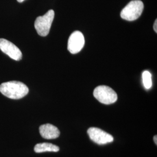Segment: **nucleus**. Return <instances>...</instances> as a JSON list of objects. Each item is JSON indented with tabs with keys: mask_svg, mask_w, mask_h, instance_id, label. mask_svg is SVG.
<instances>
[{
	"mask_svg": "<svg viewBox=\"0 0 157 157\" xmlns=\"http://www.w3.org/2000/svg\"><path fill=\"white\" fill-rule=\"evenodd\" d=\"M0 92L9 98L18 100L28 94L29 89L26 84L21 82L10 81L0 85Z\"/></svg>",
	"mask_w": 157,
	"mask_h": 157,
	"instance_id": "f257e3e1",
	"label": "nucleus"
},
{
	"mask_svg": "<svg viewBox=\"0 0 157 157\" xmlns=\"http://www.w3.org/2000/svg\"><path fill=\"white\" fill-rule=\"evenodd\" d=\"M144 4L140 0H133L129 2L121 12V17L126 21H133L140 17Z\"/></svg>",
	"mask_w": 157,
	"mask_h": 157,
	"instance_id": "f03ea898",
	"label": "nucleus"
},
{
	"mask_svg": "<svg viewBox=\"0 0 157 157\" xmlns=\"http://www.w3.org/2000/svg\"><path fill=\"white\" fill-rule=\"evenodd\" d=\"M54 15V11L51 10L43 16H40L36 18L34 22V28L39 35L45 37L48 34Z\"/></svg>",
	"mask_w": 157,
	"mask_h": 157,
	"instance_id": "7ed1b4c3",
	"label": "nucleus"
},
{
	"mask_svg": "<svg viewBox=\"0 0 157 157\" xmlns=\"http://www.w3.org/2000/svg\"><path fill=\"white\" fill-rule=\"evenodd\" d=\"M93 95L102 104L109 105L115 102L118 99L116 92L107 86H99L95 88Z\"/></svg>",
	"mask_w": 157,
	"mask_h": 157,
	"instance_id": "20e7f679",
	"label": "nucleus"
},
{
	"mask_svg": "<svg viewBox=\"0 0 157 157\" xmlns=\"http://www.w3.org/2000/svg\"><path fill=\"white\" fill-rule=\"evenodd\" d=\"M87 134L91 140L100 145L106 144L113 141L112 135L97 128H90L87 130Z\"/></svg>",
	"mask_w": 157,
	"mask_h": 157,
	"instance_id": "39448f33",
	"label": "nucleus"
},
{
	"mask_svg": "<svg viewBox=\"0 0 157 157\" xmlns=\"http://www.w3.org/2000/svg\"><path fill=\"white\" fill-rule=\"evenodd\" d=\"M85 43L84 36L79 31H75L70 36L67 43V50L73 54L82 50Z\"/></svg>",
	"mask_w": 157,
	"mask_h": 157,
	"instance_id": "423d86ee",
	"label": "nucleus"
},
{
	"mask_svg": "<svg viewBox=\"0 0 157 157\" xmlns=\"http://www.w3.org/2000/svg\"><path fill=\"white\" fill-rule=\"evenodd\" d=\"M0 50L15 61H20L22 58V54L20 49L7 40L0 39Z\"/></svg>",
	"mask_w": 157,
	"mask_h": 157,
	"instance_id": "0eeeda50",
	"label": "nucleus"
},
{
	"mask_svg": "<svg viewBox=\"0 0 157 157\" xmlns=\"http://www.w3.org/2000/svg\"><path fill=\"white\" fill-rule=\"evenodd\" d=\"M39 132L41 137L45 139H55L60 135L59 129L51 124L41 125L39 128Z\"/></svg>",
	"mask_w": 157,
	"mask_h": 157,
	"instance_id": "6e6552de",
	"label": "nucleus"
},
{
	"mask_svg": "<svg viewBox=\"0 0 157 157\" xmlns=\"http://www.w3.org/2000/svg\"><path fill=\"white\" fill-rule=\"evenodd\" d=\"M34 150L36 153H41L44 152H58L59 150L58 146L49 143H42L37 144Z\"/></svg>",
	"mask_w": 157,
	"mask_h": 157,
	"instance_id": "1a4fd4ad",
	"label": "nucleus"
},
{
	"mask_svg": "<svg viewBox=\"0 0 157 157\" xmlns=\"http://www.w3.org/2000/svg\"><path fill=\"white\" fill-rule=\"evenodd\" d=\"M151 74L148 71H145L142 74V78L143 85L146 89H150L152 86Z\"/></svg>",
	"mask_w": 157,
	"mask_h": 157,
	"instance_id": "9d476101",
	"label": "nucleus"
},
{
	"mask_svg": "<svg viewBox=\"0 0 157 157\" xmlns=\"http://www.w3.org/2000/svg\"><path fill=\"white\" fill-rule=\"evenodd\" d=\"M157 20L156 19L155 20V22H154V31L155 32V33H157Z\"/></svg>",
	"mask_w": 157,
	"mask_h": 157,
	"instance_id": "9b49d317",
	"label": "nucleus"
},
{
	"mask_svg": "<svg viewBox=\"0 0 157 157\" xmlns=\"http://www.w3.org/2000/svg\"><path fill=\"white\" fill-rule=\"evenodd\" d=\"M157 135H155V136L154 137V142H155V143L156 145L157 144Z\"/></svg>",
	"mask_w": 157,
	"mask_h": 157,
	"instance_id": "f8f14e48",
	"label": "nucleus"
},
{
	"mask_svg": "<svg viewBox=\"0 0 157 157\" xmlns=\"http://www.w3.org/2000/svg\"><path fill=\"white\" fill-rule=\"evenodd\" d=\"M24 1H25V0H17V1L19 2H22Z\"/></svg>",
	"mask_w": 157,
	"mask_h": 157,
	"instance_id": "ddd939ff",
	"label": "nucleus"
}]
</instances>
